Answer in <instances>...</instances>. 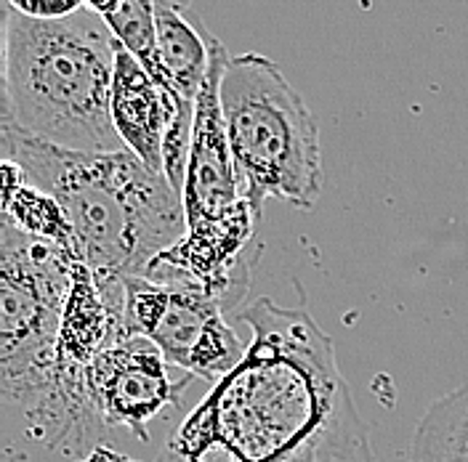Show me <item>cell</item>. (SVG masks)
<instances>
[{"label":"cell","instance_id":"11","mask_svg":"<svg viewBox=\"0 0 468 462\" xmlns=\"http://www.w3.org/2000/svg\"><path fill=\"white\" fill-rule=\"evenodd\" d=\"M3 221L29 236L48 239L80 258L64 210L51 194L27 184L22 168L11 160H3Z\"/></svg>","mask_w":468,"mask_h":462},{"label":"cell","instance_id":"3","mask_svg":"<svg viewBox=\"0 0 468 462\" xmlns=\"http://www.w3.org/2000/svg\"><path fill=\"white\" fill-rule=\"evenodd\" d=\"M117 40L80 11L40 22L3 8V122L75 152L125 149L112 122Z\"/></svg>","mask_w":468,"mask_h":462},{"label":"cell","instance_id":"13","mask_svg":"<svg viewBox=\"0 0 468 462\" xmlns=\"http://www.w3.org/2000/svg\"><path fill=\"white\" fill-rule=\"evenodd\" d=\"M117 43H122L142 61L149 75L157 69V25H154V0H122L115 14L104 16Z\"/></svg>","mask_w":468,"mask_h":462},{"label":"cell","instance_id":"8","mask_svg":"<svg viewBox=\"0 0 468 462\" xmlns=\"http://www.w3.org/2000/svg\"><path fill=\"white\" fill-rule=\"evenodd\" d=\"M165 356L146 338H125L93 359L86 370L90 399L110 428H128L142 444L146 425L168 406L178 404L189 375L171 380Z\"/></svg>","mask_w":468,"mask_h":462},{"label":"cell","instance_id":"15","mask_svg":"<svg viewBox=\"0 0 468 462\" xmlns=\"http://www.w3.org/2000/svg\"><path fill=\"white\" fill-rule=\"evenodd\" d=\"M120 3H122V0H86V8L88 11H93V14H99V16L104 19V16L115 14L117 8H120Z\"/></svg>","mask_w":468,"mask_h":462},{"label":"cell","instance_id":"10","mask_svg":"<svg viewBox=\"0 0 468 462\" xmlns=\"http://www.w3.org/2000/svg\"><path fill=\"white\" fill-rule=\"evenodd\" d=\"M157 25V69L154 80L178 96L197 101L210 64V32L195 16L184 14L174 0H154Z\"/></svg>","mask_w":468,"mask_h":462},{"label":"cell","instance_id":"14","mask_svg":"<svg viewBox=\"0 0 468 462\" xmlns=\"http://www.w3.org/2000/svg\"><path fill=\"white\" fill-rule=\"evenodd\" d=\"M5 5L27 19H40V22L69 19L86 11V0H5Z\"/></svg>","mask_w":468,"mask_h":462},{"label":"cell","instance_id":"5","mask_svg":"<svg viewBox=\"0 0 468 462\" xmlns=\"http://www.w3.org/2000/svg\"><path fill=\"white\" fill-rule=\"evenodd\" d=\"M221 110L237 173L256 213L261 215L271 197L301 210L314 207L324 186L320 128L282 69L256 51L229 57Z\"/></svg>","mask_w":468,"mask_h":462},{"label":"cell","instance_id":"6","mask_svg":"<svg viewBox=\"0 0 468 462\" xmlns=\"http://www.w3.org/2000/svg\"><path fill=\"white\" fill-rule=\"evenodd\" d=\"M78 256L0 226V394L25 412L57 380L58 332Z\"/></svg>","mask_w":468,"mask_h":462},{"label":"cell","instance_id":"2","mask_svg":"<svg viewBox=\"0 0 468 462\" xmlns=\"http://www.w3.org/2000/svg\"><path fill=\"white\" fill-rule=\"evenodd\" d=\"M3 160L64 210L80 260L99 279L144 277L186 234L181 194L133 152H75L25 131L0 128Z\"/></svg>","mask_w":468,"mask_h":462},{"label":"cell","instance_id":"7","mask_svg":"<svg viewBox=\"0 0 468 462\" xmlns=\"http://www.w3.org/2000/svg\"><path fill=\"white\" fill-rule=\"evenodd\" d=\"M224 311L216 295L189 279H125V335L146 338L168 364L213 385L248 353Z\"/></svg>","mask_w":468,"mask_h":462},{"label":"cell","instance_id":"9","mask_svg":"<svg viewBox=\"0 0 468 462\" xmlns=\"http://www.w3.org/2000/svg\"><path fill=\"white\" fill-rule=\"evenodd\" d=\"M181 99L184 96H178L176 90L160 86L142 67V61L122 43H117L110 104L112 122L122 146L152 171L163 173V139L178 112Z\"/></svg>","mask_w":468,"mask_h":462},{"label":"cell","instance_id":"4","mask_svg":"<svg viewBox=\"0 0 468 462\" xmlns=\"http://www.w3.org/2000/svg\"><path fill=\"white\" fill-rule=\"evenodd\" d=\"M210 64L197 96L195 139L181 192L186 234L152 260L149 279H189L232 309L248 292L259 258L256 231L261 215L248 203L234 165L221 110V78L229 54L218 37H207Z\"/></svg>","mask_w":468,"mask_h":462},{"label":"cell","instance_id":"1","mask_svg":"<svg viewBox=\"0 0 468 462\" xmlns=\"http://www.w3.org/2000/svg\"><path fill=\"white\" fill-rule=\"evenodd\" d=\"M242 364L205 396L157 462H373L330 338L303 306L269 298Z\"/></svg>","mask_w":468,"mask_h":462},{"label":"cell","instance_id":"12","mask_svg":"<svg viewBox=\"0 0 468 462\" xmlns=\"http://www.w3.org/2000/svg\"><path fill=\"white\" fill-rule=\"evenodd\" d=\"M410 462H468V383L426 409L410 441Z\"/></svg>","mask_w":468,"mask_h":462}]
</instances>
